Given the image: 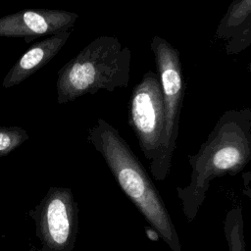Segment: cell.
Wrapping results in <instances>:
<instances>
[{"mask_svg": "<svg viewBox=\"0 0 251 251\" xmlns=\"http://www.w3.org/2000/svg\"><path fill=\"white\" fill-rule=\"evenodd\" d=\"M27 131L20 126H0V157L10 154L28 139Z\"/></svg>", "mask_w": 251, "mask_h": 251, "instance_id": "8fae6325", "label": "cell"}, {"mask_svg": "<svg viewBox=\"0 0 251 251\" xmlns=\"http://www.w3.org/2000/svg\"><path fill=\"white\" fill-rule=\"evenodd\" d=\"M86 139L101 155L115 180L172 251H182L179 236L158 189L119 130L104 119L88 128Z\"/></svg>", "mask_w": 251, "mask_h": 251, "instance_id": "7a4b0ae2", "label": "cell"}, {"mask_svg": "<svg viewBox=\"0 0 251 251\" xmlns=\"http://www.w3.org/2000/svg\"><path fill=\"white\" fill-rule=\"evenodd\" d=\"M41 246L30 251H73L78 233V207L70 188L50 187L28 212Z\"/></svg>", "mask_w": 251, "mask_h": 251, "instance_id": "5b68a950", "label": "cell"}, {"mask_svg": "<svg viewBox=\"0 0 251 251\" xmlns=\"http://www.w3.org/2000/svg\"><path fill=\"white\" fill-rule=\"evenodd\" d=\"M250 160L251 109L227 110L219 118L199 150L188 156L189 182L184 187H176L186 220L191 223L195 219L215 178L237 175Z\"/></svg>", "mask_w": 251, "mask_h": 251, "instance_id": "6da1fadb", "label": "cell"}, {"mask_svg": "<svg viewBox=\"0 0 251 251\" xmlns=\"http://www.w3.org/2000/svg\"><path fill=\"white\" fill-rule=\"evenodd\" d=\"M128 125L149 163L150 174L156 180H165L172 166L165 155V108L157 73L146 72L132 89L128 102Z\"/></svg>", "mask_w": 251, "mask_h": 251, "instance_id": "277c9868", "label": "cell"}, {"mask_svg": "<svg viewBox=\"0 0 251 251\" xmlns=\"http://www.w3.org/2000/svg\"><path fill=\"white\" fill-rule=\"evenodd\" d=\"M78 14L57 9H25L0 18V37H36L72 30Z\"/></svg>", "mask_w": 251, "mask_h": 251, "instance_id": "52a82bcc", "label": "cell"}, {"mask_svg": "<svg viewBox=\"0 0 251 251\" xmlns=\"http://www.w3.org/2000/svg\"><path fill=\"white\" fill-rule=\"evenodd\" d=\"M71 32L72 30H68L53 34L32 44L11 67L3 79V87L10 88L18 85L43 68L60 52L71 36Z\"/></svg>", "mask_w": 251, "mask_h": 251, "instance_id": "ba28073f", "label": "cell"}, {"mask_svg": "<svg viewBox=\"0 0 251 251\" xmlns=\"http://www.w3.org/2000/svg\"><path fill=\"white\" fill-rule=\"evenodd\" d=\"M215 38L226 42L227 55L238 54L251 44V0H233L215 31Z\"/></svg>", "mask_w": 251, "mask_h": 251, "instance_id": "9c48e42d", "label": "cell"}, {"mask_svg": "<svg viewBox=\"0 0 251 251\" xmlns=\"http://www.w3.org/2000/svg\"><path fill=\"white\" fill-rule=\"evenodd\" d=\"M130 62V49L117 36L96 37L58 71L57 102L63 105L85 94L127 87Z\"/></svg>", "mask_w": 251, "mask_h": 251, "instance_id": "3957f363", "label": "cell"}, {"mask_svg": "<svg viewBox=\"0 0 251 251\" xmlns=\"http://www.w3.org/2000/svg\"><path fill=\"white\" fill-rule=\"evenodd\" d=\"M150 48L154 54L165 108V155L168 164L172 166L184 96L180 53L178 49L159 35L152 37Z\"/></svg>", "mask_w": 251, "mask_h": 251, "instance_id": "8992f818", "label": "cell"}, {"mask_svg": "<svg viewBox=\"0 0 251 251\" xmlns=\"http://www.w3.org/2000/svg\"><path fill=\"white\" fill-rule=\"evenodd\" d=\"M224 233L228 251H246L243 211L240 206L227 211L224 220Z\"/></svg>", "mask_w": 251, "mask_h": 251, "instance_id": "30bf717a", "label": "cell"}, {"mask_svg": "<svg viewBox=\"0 0 251 251\" xmlns=\"http://www.w3.org/2000/svg\"><path fill=\"white\" fill-rule=\"evenodd\" d=\"M145 233H146V236L152 241H158L160 238V234L158 233V231L151 226L145 227Z\"/></svg>", "mask_w": 251, "mask_h": 251, "instance_id": "7c38bea8", "label": "cell"}]
</instances>
